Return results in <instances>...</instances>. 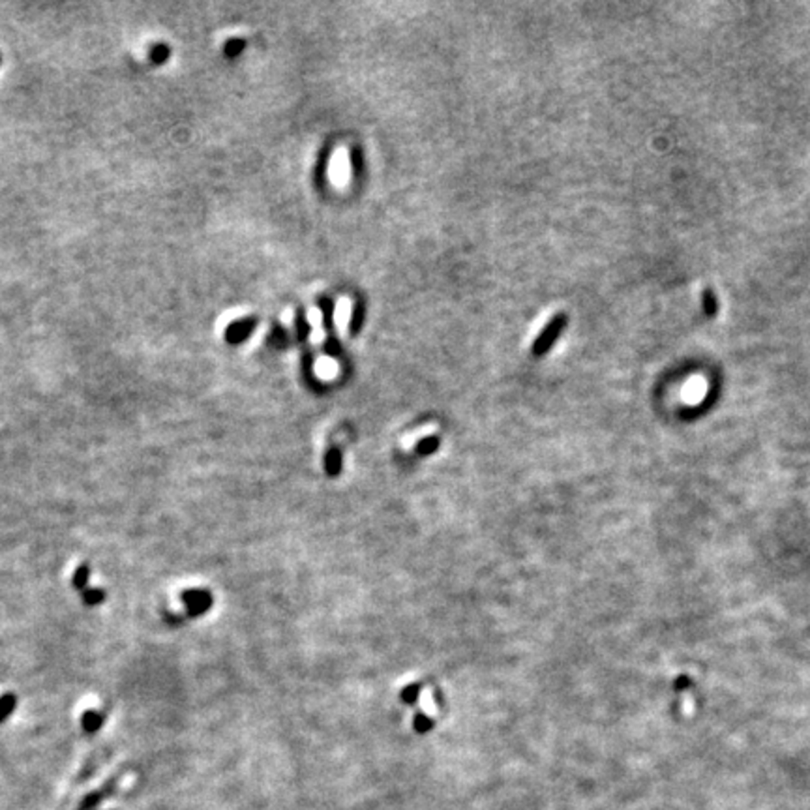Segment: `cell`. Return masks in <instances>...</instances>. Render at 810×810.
<instances>
[{
  "label": "cell",
  "instance_id": "6",
  "mask_svg": "<svg viewBox=\"0 0 810 810\" xmlns=\"http://www.w3.org/2000/svg\"><path fill=\"white\" fill-rule=\"evenodd\" d=\"M169 57H171V47H169L166 42L152 43V47L149 49V59H151L152 64L156 66L166 64L167 60H169Z\"/></svg>",
  "mask_w": 810,
  "mask_h": 810
},
{
  "label": "cell",
  "instance_id": "13",
  "mask_svg": "<svg viewBox=\"0 0 810 810\" xmlns=\"http://www.w3.org/2000/svg\"><path fill=\"white\" fill-rule=\"evenodd\" d=\"M102 797H103L102 792H94V794H88V795H86V797H85V799H83V803H81V805H79V810H91V809H94V806H96L98 803L102 801Z\"/></svg>",
  "mask_w": 810,
  "mask_h": 810
},
{
  "label": "cell",
  "instance_id": "4",
  "mask_svg": "<svg viewBox=\"0 0 810 810\" xmlns=\"http://www.w3.org/2000/svg\"><path fill=\"white\" fill-rule=\"evenodd\" d=\"M184 601H186V606H188L192 615L203 613L204 610H209V606L212 604V602H210V596L207 595V593H203V591H188V593H184Z\"/></svg>",
  "mask_w": 810,
  "mask_h": 810
},
{
  "label": "cell",
  "instance_id": "10",
  "mask_svg": "<svg viewBox=\"0 0 810 810\" xmlns=\"http://www.w3.org/2000/svg\"><path fill=\"white\" fill-rule=\"evenodd\" d=\"M295 327H296V334H299V338L304 342V340L308 338V334H310V325H308V319H306V311L299 310L296 311L295 316Z\"/></svg>",
  "mask_w": 810,
  "mask_h": 810
},
{
  "label": "cell",
  "instance_id": "14",
  "mask_svg": "<svg viewBox=\"0 0 810 810\" xmlns=\"http://www.w3.org/2000/svg\"><path fill=\"white\" fill-rule=\"evenodd\" d=\"M103 596H105V593H103L102 589H91L83 593V598H85L86 604H91V606L100 604V602L103 601Z\"/></svg>",
  "mask_w": 810,
  "mask_h": 810
},
{
  "label": "cell",
  "instance_id": "9",
  "mask_svg": "<svg viewBox=\"0 0 810 810\" xmlns=\"http://www.w3.org/2000/svg\"><path fill=\"white\" fill-rule=\"evenodd\" d=\"M246 49V42L242 38H231L224 43V54L229 59H236Z\"/></svg>",
  "mask_w": 810,
  "mask_h": 810
},
{
  "label": "cell",
  "instance_id": "7",
  "mask_svg": "<svg viewBox=\"0 0 810 810\" xmlns=\"http://www.w3.org/2000/svg\"><path fill=\"white\" fill-rule=\"evenodd\" d=\"M362 323H364V302L362 301H357V304H354V310H353V317H351V323H349V328H351V334H359V330L362 328Z\"/></svg>",
  "mask_w": 810,
  "mask_h": 810
},
{
  "label": "cell",
  "instance_id": "15",
  "mask_svg": "<svg viewBox=\"0 0 810 810\" xmlns=\"http://www.w3.org/2000/svg\"><path fill=\"white\" fill-rule=\"evenodd\" d=\"M270 342L276 345H284L285 342H287V336H285V330L284 328L276 327L272 330V334H270Z\"/></svg>",
  "mask_w": 810,
  "mask_h": 810
},
{
  "label": "cell",
  "instance_id": "5",
  "mask_svg": "<svg viewBox=\"0 0 810 810\" xmlns=\"http://www.w3.org/2000/svg\"><path fill=\"white\" fill-rule=\"evenodd\" d=\"M702 311L707 317H717L719 313V299L714 295V291L711 287H703L702 291Z\"/></svg>",
  "mask_w": 810,
  "mask_h": 810
},
{
  "label": "cell",
  "instance_id": "8",
  "mask_svg": "<svg viewBox=\"0 0 810 810\" xmlns=\"http://www.w3.org/2000/svg\"><path fill=\"white\" fill-rule=\"evenodd\" d=\"M102 724H103L102 714L94 713V711H86V713L83 714V728H85L86 734H94V731L100 730V726Z\"/></svg>",
  "mask_w": 810,
  "mask_h": 810
},
{
  "label": "cell",
  "instance_id": "2",
  "mask_svg": "<svg viewBox=\"0 0 810 810\" xmlns=\"http://www.w3.org/2000/svg\"><path fill=\"white\" fill-rule=\"evenodd\" d=\"M319 308L323 311V325H325V332H327V345L325 351L328 354H338L340 344L334 334V302L328 296H321L319 299Z\"/></svg>",
  "mask_w": 810,
  "mask_h": 810
},
{
  "label": "cell",
  "instance_id": "3",
  "mask_svg": "<svg viewBox=\"0 0 810 810\" xmlns=\"http://www.w3.org/2000/svg\"><path fill=\"white\" fill-rule=\"evenodd\" d=\"M255 327H258V319H255V317H244V319L233 321L231 325L226 328V334H224V336H226L227 344L238 345L242 344V342H246V340L252 336Z\"/></svg>",
  "mask_w": 810,
  "mask_h": 810
},
{
  "label": "cell",
  "instance_id": "12",
  "mask_svg": "<svg viewBox=\"0 0 810 810\" xmlns=\"http://www.w3.org/2000/svg\"><path fill=\"white\" fill-rule=\"evenodd\" d=\"M88 574H91V570H88V567H79V569L76 570V576H74V584H76L77 589H83L85 591L86 587V579H88Z\"/></svg>",
  "mask_w": 810,
  "mask_h": 810
},
{
  "label": "cell",
  "instance_id": "1",
  "mask_svg": "<svg viewBox=\"0 0 810 810\" xmlns=\"http://www.w3.org/2000/svg\"><path fill=\"white\" fill-rule=\"evenodd\" d=\"M567 323H569V319H567L565 313L553 316L552 319H550V323L544 327V330H542V332L537 336V340H535V344H533V354H535V357L546 354L548 351L552 349V345L557 342L559 336L563 334Z\"/></svg>",
  "mask_w": 810,
  "mask_h": 810
},
{
  "label": "cell",
  "instance_id": "11",
  "mask_svg": "<svg viewBox=\"0 0 810 810\" xmlns=\"http://www.w3.org/2000/svg\"><path fill=\"white\" fill-rule=\"evenodd\" d=\"M16 703H17V700L11 696V694H6V696L0 698V722H4V720L8 719L11 713H13Z\"/></svg>",
  "mask_w": 810,
  "mask_h": 810
}]
</instances>
